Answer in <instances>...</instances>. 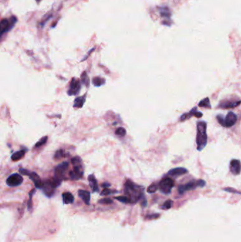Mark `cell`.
<instances>
[{
  "label": "cell",
  "instance_id": "1",
  "mask_svg": "<svg viewBox=\"0 0 241 242\" xmlns=\"http://www.w3.org/2000/svg\"><path fill=\"white\" fill-rule=\"evenodd\" d=\"M143 187L127 180L125 184V193L130 200V203H135L143 196Z\"/></svg>",
  "mask_w": 241,
  "mask_h": 242
},
{
  "label": "cell",
  "instance_id": "2",
  "mask_svg": "<svg viewBox=\"0 0 241 242\" xmlns=\"http://www.w3.org/2000/svg\"><path fill=\"white\" fill-rule=\"evenodd\" d=\"M206 123L205 121H199L197 124V136L196 143L198 151H201L206 147L207 143V134H206Z\"/></svg>",
  "mask_w": 241,
  "mask_h": 242
},
{
  "label": "cell",
  "instance_id": "3",
  "mask_svg": "<svg viewBox=\"0 0 241 242\" xmlns=\"http://www.w3.org/2000/svg\"><path fill=\"white\" fill-rule=\"evenodd\" d=\"M68 167H69V163L67 162H62V164H59L58 166H57L55 169H54V176L53 178V181L55 185L57 186V187L61 184L62 181L63 180V178H64V174L66 171L68 169Z\"/></svg>",
  "mask_w": 241,
  "mask_h": 242
},
{
  "label": "cell",
  "instance_id": "4",
  "mask_svg": "<svg viewBox=\"0 0 241 242\" xmlns=\"http://www.w3.org/2000/svg\"><path fill=\"white\" fill-rule=\"evenodd\" d=\"M206 182L204 180H193L191 181L185 185H181L178 188V192L180 194H183L185 192L195 190L197 188H202L205 186Z\"/></svg>",
  "mask_w": 241,
  "mask_h": 242
},
{
  "label": "cell",
  "instance_id": "5",
  "mask_svg": "<svg viewBox=\"0 0 241 242\" xmlns=\"http://www.w3.org/2000/svg\"><path fill=\"white\" fill-rule=\"evenodd\" d=\"M175 186V181L172 178L169 177L163 178L158 184V188L161 193L166 195L170 194L171 192L172 188Z\"/></svg>",
  "mask_w": 241,
  "mask_h": 242
},
{
  "label": "cell",
  "instance_id": "6",
  "mask_svg": "<svg viewBox=\"0 0 241 242\" xmlns=\"http://www.w3.org/2000/svg\"><path fill=\"white\" fill-rule=\"evenodd\" d=\"M17 22V18L14 16L11 17L10 21L7 19V18H3L0 23V33H1V36L11 30Z\"/></svg>",
  "mask_w": 241,
  "mask_h": 242
},
{
  "label": "cell",
  "instance_id": "7",
  "mask_svg": "<svg viewBox=\"0 0 241 242\" xmlns=\"http://www.w3.org/2000/svg\"><path fill=\"white\" fill-rule=\"evenodd\" d=\"M57 188V186L54 183L53 179L52 180H47L45 182L43 183V186L42 189H43V193H45L46 196L50 198L54 193V189Z\"/></svg>",
  "mask_w": 241,
  "mask_h": 242
},
{
  "label": "cell",
  "instance_id": "8",
  "mask_svg": "<svg viewBox=\"0 0 241 242\" xmlns=\"http://www.w3.org/2000/svg\"><path fill=\"white\" fill-rule=\"evenodd\" d=\"M23 179V177L19 173H13L10 175L7 179V184L10 187H16L21 185Z\"/></svg>",
  "mask_w": 241,
  "mask_h": 242
},
{
  "label": "cell",
  "instance_id": "9",
  "mask_svg": "<svg viewBox=\"0 0 241 242\" xmlns=\"http://www.w3.org/2000/svg\"><path fill=\"white\" fill-rule=\"evenodd\" d=\"M81 90V84L80 81L77 78H73L70 82L69 89L67 91L68 95L74 96L77 94Z\"/></svg>",
  "mask_w": 241,
  "mask_h": 242
},
{
  "label": "cell",
  "instance_id": "10",
  "mask_svg": "<svg viewBox=\"0 0 241 242\" xmlns=\"http://www.w3.org/2000/svg\"><path fill=\"white\" fill-rule=\"evenodd\" d=\"M238 117L236 114H235L234 112H229L228 113L226 116L224 118V125L223 127L225 128H230L232 126H234L237 122Z\"/></svg>",
  "mask_w": 241,
  "mask_h": 242
},
{
  "label": "cell",
  "instance_id": "11",
  "mask_svg": "<svg viewBox=\"0 0 241 242\" xmlns=\"http://www.w3.org/2000/svg\"><path fill=\"white\" fill-rule=\"evenodd\" d=\"M83 170L82 167V164L74 166V170L72 171V172L69 173V176L71 179L74 180V181L80 179V178L83 176Z\"/></svg>",
  "mask_w": 241,
  "mask_h": 242
},
{
  "label": "cell",
  "instance_id": "12",
  "mask_svg": "<svg viewBox=\"0 0 241 242\" xmlns=\"http://www.w3.org/2000/svg\"><path fill=\"white\" fill-rule=\"evenodd\" d=\"M230 171L234 175H238L241 172V162L240 160L233 159L230 163Z\"/></svg>",
  "mask_w": 241,
  "mask_h": 242
},
{
  "label": "cell",
  "instance_id": "13",
  "mask_svg": "<svg viewBox=\"0 0 241 242\" xmlns=\"http://www.w3.org/2000/svg\"><path fill=\"white\" fill-rule=\"evenodd\" d=\"M241 104V100L238 101H224L220 103L219 108L224 109H234L239 106Z\"/></svg>",
  "mask_w": 241,
  "mask_h": 242
},
{
  "label": "cell",
  "instance_id": "14",
  "mask_svg": "<svg viewBox=\"0 0 241 242\" xmlns=\"http://www.w3.org/2000/svg\"><path fill=\"white\" fill-rule=\"evenodd\" d=\"M202 114L201 112L197 111V108H193V109L190 110V112L187 113V114H184L181 115L180 117V120L181 121H184L185 120L188 119V118H191L192 116H195L197 118H201L202 116Z\"/></svg>",
  "mask_w": 241,
  "mask_h": 242
},
{
  "label": "cell",
  "instance_id": "15",
  "mask_svg": "<svg viewBox=\"0 0 241 242\" xmlns=\"http://www.w3.org/2000/svg\"><path fill=\"white\" fill-rule=\"evenodd\" d=\"M188 172V171L185 169V168L183 167H177V168H175V169H172L171 170H170L168 173V175L172 176V177H177V176H180L185 174Z\"/></svg>",
  "mask_w": 241,
  "mask_h": 242
},
{
  "label": "cell",
  "instance_id": "16",
  "mask_svg": "<svg viewBox=\"0 0 241 242\" xmlns=\"http://www.w3.org/2000/svg\"><path fill=\"white\" fill-rule=\"evenodd\" d=\"M28 176H29L30 178L32 180L33 182L35 184V186L37 188H42L43 186V182L41 181L40 178L35 172H30Z\"/></svg>",
  "mask_w": 241,
  "mask_h": 242
},
{
  "label": "cell",
  "instance_id": "17",
  "mask_svg": "<svg viewBox=\"0 0 241 242\" xmlns=\"http://www.w3.org/2000/svg\"><path fill=\"white\" fill-rule=\"evenodd\" d=\"M88 182H89V185H90V187L92 190L93 192H98L99 188H98V183H97V181L96 179L95 176L94 175L91 174L88 176Z\"/></svg>",
  "mask_w": 241,
  "mask_h": 242
},
{
  "label": "cell",
  "instance_id": "18",
  "mask_svg": "<svg viewBox=\"0 0 241 242\" xmlns=\"http://www.w3.org/2000/svg\"><path fill=\"white\" fill-rule=\"evenodd\" d=\"M78 196L82 199V201L85 202L86 205H89L91 200V194L89 192L83 190H79L78 192Z\"/></svg>",
  "mask_w": 241,
  "mask_h": 242
},
{
  "label": "cell",
  "instance_id": "19",
  "mask_svg": "<svg viewBox=\"0 0 241 242\" xmlns=\"http://www.w3.org/2000/svg\"><path fill=\"white\" fill-rule=\"evenodd\" d=\"M86 94L82 96L77 97V98L74 100V107L76 108V109H80V108H82L86 101Z\"/></svg>",
  "mask_w": 241,
  "mask_h": 242
},
{
  "label": "cell",
  "instance_id": "20",
  "mask_svg": "<svg viewBox=\"0 0 241 242\" xmlns=\"http://www.w3.org/2000/svg\"><path fill=\"white\" fill-rule=\"evenodd\" d=\"M62 199L64 204H72L74 201V196L69 192H66L62 194Z\"/></svg>",
  "mask_w": 241,
  "mask_h": 242
},
{
  "label": "cell",
  "instance_id": "21",
  "mask_svg": "<svg viewBox=\"0 0 241 242\" xmlns=\"http://www.w3.org/2000/svg\"><path fill=\"white\" fill-rule=\"evenodd\" d=\"M105 82H106V80H105V79L101 78V77H94L93 79V80H92L93 85L95 86H97V87H98V86H101L102 85H103L104 84H105Z\"/></svg>",
  "mask_w": 241,
  "mask_h": 242
},
{
  "label": "cell",
  "instance_id": "22",
  "mask_svg": "<svg viewBox=\"0 0 241 242\" xmlns=\"http://www.w3.org/2000/svg\"><path fill=\"white\" fill-rule=\"evenodd\" d=\"M25 152H26V151H23V150L15 152V153L13 154V155L12 156V159L14 162L19 161V160H20L21 159H22L23 156H24Z\"/></svg>",
  "mask_w": 241,
  "mask_h": 242
},
{
  "label": "cell",
  "instance_id": "23",
  "mask_svg": "<svg viewBox=\"0 0 241 242\" xmlns=\"http://www.w3.org/2000/svg\"><path fill=\"white\" fill-rule=\"evenodd\" d=\"M198 106L200 107H201V108H206V109H211V104H210V101H209V98H204L203 100H201V101L199 103Z\"/></svg>",
  "mask_w": 241,
  "mask_h": 242
},
{
  "label": "cell",
  "instance_id": "24",
  "mask_svg": "<svg viewBox=\"0 0 241 242\" xmlns=\"http://www.w3.org/2000/svg\"><path fill=\"white\" fill-rule=\"evenodd\" d=\"M81 80H82L83 85H86L87 87H88L90 81H89V78L88 77V75L87 73H86V72H83L82 74V76H81Z\"/></svg>",
  "mask_w": 241,
  "mask_h": 242
},
{
  "label": "cell",
  "instance_id": "25",
  "mask_svg": "<svg viewBox=\"0 0 241 242\" xmlns=\"http://www.w3.org/2000/svg\"><path fill=\"white\" fill-rule=\"evenodd\" d=\"M158 189V185L156 183H152L150 186H149L147 188V192L149 193H154Z\"/></svg>",
  "mask_w": 241,
  "mask_h": 242
},
{
  "label": "cell",
  "instance_id": "26",
  "mask_svg": "<svg viewBox=\"0 0 241 242\" xmlns=\"http://www.w3.org/2000/svg\"><path fill=\"white\" fill-rule=\"evenodd\" d=\"M117 201L122 202V203H130V200L127 196H119V197H115V198Z\"/></svg>",
  "mask_w": 241,
  "mask_h": 242
},
{
  "label": "cell",
  "instance_id": "27",
  "mask_svg": "<svg viewBox=\"0 0 241 242\" xmlns=\"http://www.w3.org/2000/svg\"><path fill=\"white\" fill-rule=\"evenodd\" d=\"M65 155H66V154H65L64 151L61 149V150H59L56 152L55 155H54V159H62V158H64L65 157Z\"/></svg>",
  "mask_w": 241,
  "mask_h": 242
},
{
  "label": "cell",
  "instance_id": "28",
  "mask_svg": "<svg viewBox=\"0 0 241 242\" xmlns=\"http://www.w3.org/2000/svg\"><path fill=\"white\" fill-rule=\"evenodd\" d=\"M172 206V201H171V200H168L167 201L164 202L163 206H161V208L163 210H168L170 208H171Z\"/></svg>",
  "mask_w": 241,
  "mask_h": 242
},
{
  "label": "cell",
  "instance_id": "29",
  "mask_svg": "<svg viewBox=\"0 0 241 242\" xmlns=\"http://www.w3.org/2000/svg\"><path fill=\"white\" fill-rule=\"evenodd\" d=\"M115 134H116L117 135L120 137H124L125 135H126V130H125V129L123 128H119L117 129L116 131H115Z\"/></svg>",
  "mask_w": 241,
  "mask_h": 242
},
{
  "label": "cell",
  "instance_id": "30",
  "mask_svg": "<svg viewBox=\"0 0 241 242\" xmlns=\"http://www.w3.org/2000/svg\"><path fill=\"white\" fill-rule=\"evenodd\" d=\"M72 163L74 165V166L81 165V164H82V159L79 157H75L72 159Z\"/></svg>",
  "mask_w": 241,
  "mask_h": 242
},
{
  "label": "cell",
  "instance_id": "31",
  "mask_svg": "<svg viewBox=\"0 0 241 242\" xmlns=\"http://www.w3.org/2000/svg\"><path fill=\"white\" fill-rule=\"evenodd\" d=\"M35 189H33L29 193V201L28 202V208L29 210H31V208H32V196L33 193H35Z\"/></svg>",
  "mask_w": 241,
  "mask_h": 242
},
{
  "label": "cell",
  "instance_id": "32",
  "mask_svg": "<svg viewBox=\"0 0 241 242\" xmlns=\"http://www.w3.org/2000/svg\"><path fill=\"white\" fill-rule=\"evenodd\" d=\"M47 140H48V137H47V136L43 137V138H41V139H40V141H38V143L35 144V148H37V147H41L42 145H43L44 144H45V143L47 142Z\"/></svg>",
  "mask_w": 241,
  "mask_h": 242
},
{
  "label": "cell",
  "instance_id": "33",
  "mask_svg": "<svg viewBox=\"0 0 241 242\" xmlns=\"http://www.w3.org/2000/svg\"><path fill=\"white\" fill-rule=\"evenodd\" d=\"M114 193H116V191H113L109 188H105L104 190L101 192V195L103 196H108V195H111V194Z\"/></svg>",
  "mask_w": 241,
  "mask_h": 242
},
{
  "label": "cell",
  "instance_id": "34",
  "mask_svg": "<svg viewBox=\"0 0 241 242\" xmlns=\"http://www.w3.org/2000/svg\"><path fill=\"white\" fill-rule=\"evenodd\" d=\"M161 14L162 17H168L169 18L171 16V13L169 12V10L167 8H162V11L161 12Z\"/></svg>",
  "mask_w": 241,
  "mask_h": 242
},
{
  "label": "cell",
  "instance_id": "35",
  "mask_svg": "<svg viewBox=\"0 0 241 242\" xmlns=\"http://www.w3.org/2000/svg\"><path fill=\"white\" fill-rule=\"evenodd\" d=\"M98 202L100 204H103V205H110L112 203V200L111 198H103L102 200H100L98 201Z\"/></svg>",
  "mask_w": 241,
  "mask_h": 242
},
{
  "label": "cell",
  "instance_id": "36",
  "mask_svg": "<svg viewBox=\"0 0 241 242\" xmlns=\"http://www.w3.org/2000/svg\"><path fill=\"white\" fill-rule=\"evenodd\" d=\"M224 190L226 192H229V193H236V194H241V192L238 191L237 190H235L234 188H225Z\"/></svg>",
  "mask_w": 241,
  "mask_h": 242
},
{
  "label": "cell",
  "instance_id": "37",
  "mask_svg": "<svg viewBox=\"0 0 241 242\" xmlns=\"http://www.w3.org/2000/svg\"><path fill=\"white\" fill-rule=\"evenodd\" d=\"M45 19H43V20L42 21V22H40V24H41L42 26H43L45 23L47 22H48V21L50 19V18L52 17V14H49V15H48V16H45Z\"/></svg>",
  "mask_w": 241,
  "mask_h": 242
},
{
  "label": "cell",
  "instance_id": "38",
  "mask_svg": "<svg viewBox=\"0 0 241 242\" xmlns=\"http://www.w3.org/2000/svg\"><path fill=\"white\" fill-rule=\"evenodd\" d=\"M159 214H154V215H148V216H146V218L147 219H149V220H151V219H156V218L159 217Z\"/></svg>",
  "mask_w": 241,
  "mask_h": 242
},
{
  "label": "cell",
  "instance_id": "39",
  "mask_svg": "<svg viewBox=\"0 0 241 242\" xmlns=\"http://www.w3.org/2000/svg\"><path fill=\"white\" fill-rule=\"evenodd\" d=\"M110 186H111V184H109L108 183H104L103 184V187H104L105 188H108Z\"/></svg>",
  "mask_w": 241,
  "mask_h": 242
},
{
  "label": "cell",
  "instance_id": "40",
  "mask_svg": "<svg viewBox=\"0 0 241 242\" xmlns=\"http://www.w3.org/2000/svg\"><path fill=\"white\" fill-rule=\"evenodd\" d=\"M35 1H36V2H38V3H39V2H40L41 1V0H35Z\"/></svg>",
  "mask_w": 241,
  "mask_h": 242
}]
</instances>
